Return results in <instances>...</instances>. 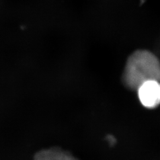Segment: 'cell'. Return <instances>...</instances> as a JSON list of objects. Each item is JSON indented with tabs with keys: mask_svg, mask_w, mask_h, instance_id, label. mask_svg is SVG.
Listing matches in <instances>:
<instances>
[{
	"mask_svg": "<svg viewBox=\"0 0 160 160\" xmlns=\"http://www.w3.org/2000/svg\"><path fill=\"white\" fill-rule=\"evenodd\" d=\"M124 85L137 90L143 82L150 80L160 81V62L152 53L139 50L128 59L122 76Z\"/></svg>",
	"mask_w": 160,
	"mask_h": 160,
	"instance_id": "cell-1",
	"label": "cell"
},
{
	"mask_svg": "<svg viewBox=\"0 0 160 160\" xmlns=\"http://www.w3.org/2000/svg\"><path fill=\"white\" fill-rule=\"evenodd\" d=\"M138 97L144 107L153 109L160 104V82L157 80H150L138 88Z\"/></svg>",
	"mask_w": 160,
	"mask_h": 160,
	"instance_id": "cell-2",
	"label": "cell"
},
{
	"mask_svg": "<svg viewBox=\"0 0 160 160\" xmlns=\"http://www.w3.org/2000/svg\"><path fill=\"white\" fill-rule=\"evenodd\" d=\"M34 160H78L70 153L58 148L43 149L34 155Z\"/></svg>",
	"mask_w": 160,
	"mask_h": 160,
	"instance_id": "cell-3",
	"label": "cell"
}]
</instances>
